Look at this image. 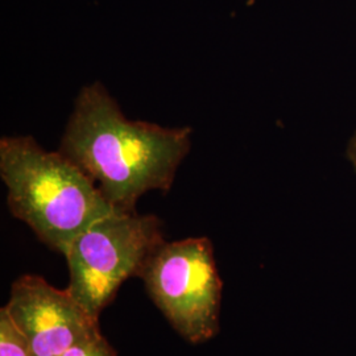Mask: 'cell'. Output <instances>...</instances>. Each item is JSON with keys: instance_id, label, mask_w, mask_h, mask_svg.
Segmentation results:
<instances>
[{"instance_id": "obj_1", "label": "cell", "mask_w": 356, "mask_h": 356, "mask_svg": "<svg viewBox=\"0 0 356 356\" xmlns=\"http://www.w3.org/2000/svg\"><path fill=\"white\" fill-rule=\"evenodd\" d=\"M191 147V128L129 120L101 82L79 91L60 151L114 207L135 211L141 195L168 191Z\"/></svg>"}, {"instance_id": "obj_2", "label": "cell", "mask_w": 356, "mask_h": 356, "mask_svg": "<svg viewBox=\"0 0 356 356\" xmlns=\"http://www.w3.org/2000/svg\"><path fill=\"white\" fill-rule=\"evenodd\" d=\"M0 177L11 214L60 254L92 223L119 210L73 160L60 149L45 151L32 136L0 139Z\"/></svg>"}, {"instance_id": "obj_3", "label": "cell", "mask_w": 356, "mask_h": 356, "mask_svg": "<svg viewBox=\"0 0 356 356\" xmlns=\"http://www.w3.org/2000/svg\"><path fill=\"white\" fill-rule=\"evenodd\" d=\"M164 242L157 216L115 210L81 232L65 252L67 291L99 319L120 285L131 277H140Z\"/></svg>"}, {"instance_id": "obj_4", "label": "cell", "mask_w": 356, "mask_h": 356, "mask_svg": "<svg viewBox=\"0 0 356 356\" xmlns=\"http://www.w3.org/2000/svg\"><path fill=\"white\" fill-rule=\"evenodd\" d=\"M140 277L153 302L184 339L204 343L219 332L223 282L209 238L163 243Z\"/></svg>"}, {"instance_id": "obj_5", "label": "cell", "mask_w": 356, "mask_h": 356, "mask_svg": "<svg viewBox=\"0 0 356 356\" xmlns=\"http://www.w3.org/2000/svg\"><path fill=\"white\" fill-rule=\"evenodd\" d=\"M4 307L26 335L33 356H58L101 331L99 319L89 314L67 289H56L35 275L13 282Z\"/></svg>"}, {"instance_id": "obj_6", "label": "cell", "mask_w": 356, "mask_h": 356, "mask_svg": "<svg viewBox=\"0 0 356 356\" xmlns=\"http://www.w3.org/2000/svg\"><path fill=\"white\" fill-rule=\"evenodd\" d=\"M0 356H33L26 335L3 306L0 310Z\"/></svg>"}, {"instance_id": "obj_7", "label": "cell", "mask_w": 356, "mask_h": 356, "mask_svg": "<svg viewBox=\"0 0 356 356\" xmlns=\"http://www.w3.org/2000/svg\"><path fill=\"white\" fill-rule=\"evenodd\" d=\"M58 356H118L114 347L107 342L101 331L79 341Z\"/></svg>"}, {"instance_id": "obj_8", "label": "cell", "mask_w": 356, "mask_h": 356, "mask_svg": "<svg viewBox=\"0 0 356 356\" xmlns=\"http://www.w3.org/2000/svg\"><path fill=\"white\" fill-rule=\"evenodd\" d=\"M347 156H348V159L351 160V163L354 164V168H355L356 170V134L355 136L353 138L351 143H350V145H348V149H347Z\"/></svg>"}]
</instances>
